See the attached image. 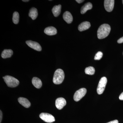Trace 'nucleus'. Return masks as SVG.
I'll return each mask as SVG.
<instances>
[{
    "mask_svg": "<svg viewBox=\"0 0 123 123\" xmlns=\"http://www.w3.org/2000/svg\"><path fill=\"white\" fill-rule=\"evenodd\" d=\"M111 27L108 24H104L100 26L97 31V36L99 39L105 38L109 35Z\"/></svg>",
    "mask_w": 123,
    "mask_h": 123,
    "instance_id": "f257e3e1",
    "label": "nucleus"
},
{
    "mask_svg": "<svg viewBox=\"0 0 123 123\" xmlns=\"http://www.w3.org/2000/svg\"><path fill=\"white\" fill-rule=\"evenodd\" d=\"M64 73L63 70L58 69L55 71L53 76V81L54 84L59 85L61 84L64 79Z\"/></svg>",
    "mask_w": 123,
    "mask_h": 123,
    "instance_id": "f03ea898",
    "label": "nucleus"
},
{
    "mask_svg": "<svg viewBox=\"0 0 123 123\" xmlns=\"http://www.w3.org/2000/svg\"><path fill=\"white\" fill-rule=\"evenodd\" d=\"M3 78L6 85L9 87L14 88L19 85V81L13 77L7 75L3 77Z\"/></svg>",
    "mask_w": 123,
    "mask_h": 123,
    "instance_id": "7ed1b4c3",
    "label": "nucleus"
},
{
    "mask_svg": "<svg viewBox=\"0 0 123 123\" xmlns=\"http://www.w3.org/2000/svg\"><path fill=\"white\" fill-rule=\"evenodd\" d=\"M107 81L106 78L105 77H103L100 79L97 89V93L98 94H102L103 93L107 83Z\"/></svg>",
    "mask_w": 123,
    "mask_h": 123,
    "instance_id": "20e7f679",
    "label": "nucleus"
},
{
    "mask_svg": "<svg viewBox=\"0 0 123 123\" xmlns=\"http://www.w3.org/2000/svg\"><path fill=\"white\" fill-rule=\"evenodd\" d=\"M87 92L86 89L85 88H82L77 91L75 92L74 96V101L78 102L84 97Z\"/></svg>",
    "mask_w": 123,
    "mask_h": 123,
    "instance_id": "39448f33",
    "label": "nucleus"
},
{
    "mask_svg": "<svg viewBox=\"0 0 123 123\" xmlns=\"http://www.w3.org/2000/svg\"><path fill=\"white\" fill-rule=\"evenodd\" d=\"M39 117L40 118L46 123H52L55 121V117L52 115L48 113H41Z\"/></svg>",
    "mask_w": 123,
    "mask_h": 123,
    "instance_id": "423d86ee",
    "label": "nucleus"
},
{
    "mask_svg": "<svg viewBox=\"0 0 123 123\" xmlns=\"http://www.w3.org/2000/svg\"><path fill=\"white\" fill-rule=\"evenodd\" d=\"M115 1L114 0H105L104 6L106 11L111 12L112 11L114 6Z\"/></svg>",
    "mask_w": 123,
    "mask_h": 123,
    "instance_id": "0eeeda50",
    "label": "nucleus"
},
{
    "mask_svg": "<svg viewBox=\"0 0 123 123\" xmlns=\"http://www.w3.org/2000/svg\"><path fill=\"white\" fill-rule=\"evenodd\" d=\"M26 43L29 47L36 50L39 51H40L42 50V47L39 43H38L37 42H33L31 40H28L26 41Z\"/></svg>",
    "mask_w": 123,
    "mask_h": 123,
    "instance_id": "6e6552de",
    "label": "nucleus"
},
{
    "mask_svg": "<svg viewBox=\"0 0 123 123\" xmlns=\"http://www.w3.org/2000/svg\"><path fill=\"white\" fill-rule=\"evenodd\" d=\"M66 100L63 98H59L56 100L55 106L58 110H61L66 105Z\"/></svg>",
    "mask_w": 123,
    "mask_h": 123,
    "instance_id": "1a4fd4ad",
    "label": "nucleus"
},
{
    "mask_svg": "<svg viewBox=\"0 0 123 123\" xmlns=\"http://www.w3.org/2000/svg\"><path fill=\"white\" fill-rule=\"evenodd\" d=\"M44 33L48 35H54L57 34V31L54 27L50 26L44 29Z\"/></svg>",
    "mask_w": 123,
    "mask_h": 123,
    "instance_id": "9d476101",
    "label": "nucleus"
},
{
    "mask_svg": "<svg viewBox=\"0 0 123 123\" xmlns=\"http://www.w3.org/2000/svg\"><path fill=\"white\" fill-rule=\"evenodd\" d=\"M63 18L64 20L68 24H70L72 22L73 17L72 14L68 11L65 12L63 15Z\"/></svg>",
    "mask_w": 123,
    "mask_h": 123,
    "instance_id": "9b49d317",
    "label": "nucleus"
},
{
    "mask_svg": "<svg viewBox=\"0 0 123 123\" xmlns=\"http://www.w3.org/2000/svg\"><path fill=\"white\" fill-rule=\"evenodd\" d=\"M18 102L24 107L28 108L30 106L31 103L27 98L20 97L18 99Z\"/></svg>",
    "mask_w": 123,
    "mask_h": 123,
    "instance_id": "f8f14e48",
    "label": "nucleus"
},
{
    "mask_svg": "<svg viewBox=\"0 0 123 123\" xmlns=\"http://www.w3.org/2000/svg\"><path fill=\"white\" fill-rule=\"evenodd\" d=\"M91 26L90 23L88 21L84 22L81 23L78 27L79 31H82L88 30Z\"/></svg>",
    "mask_w": 123,
    "mask_h": 123,
    "instance_id": "ddd939ff",
    "label": "nucleus"
},
{
    "mask_svg": "<svg viewBox=\"0 0 123 123\" xmlns=\"http://www.w3.org/2000/svg\"><path fill=\"white\" fill-rule=\"evenodd\" d=\"M13 54V52L11 49H5L2 51L1 56L3 59L9 58L12 56Z\"/></svg>",
    "mask_w": 123,
    "mask_h": 123,
    "instance_id": "4468645a",
    "label": "nucleus"
},
{
    "mask_svg": "<svg viewBox=\"0 0 123 123\" xmlns=\"http://www.w3.org/2000/svg\"><path fill=\"white\" fill-rule=\"evenodd\" d=\"M32 83L34 86L37 89H39L42 87V82L41 80L38 78L36 77L33 78L32 80Z\"/></svg>",
    "mask_w": 123,
    "mask_h": 123,
    "instance_id": "2eb2a0df",
    "label": "nucleus"
},
{
    "mask_svg": "<svg viewBox=\"0 0 123 123\" xmlns=\"http://www.w3.org/2000/svg\"><path fill=\"white\" fill-rule=\"evenodd\" d=\"M92 8V5L91 2H88L84 5L81 9V13L84 14L88 10L91 9Z\"/></svg>",
    "mask_w": 123,
    "mask_h": 123,
    "instance_id": "dca6fc26",
    "label": "nucleus"
},
{
    "mask_svg": "<svg viewBox=\"0 0 123 123\" xmlns=\"http://www.w3.org/2000/svg\"><path fill=\"white\" fill-rule=\"evenodd\" d=\"M38 15V11L37 9L33 7L30 10L29 16L32 18V20H35L36 19Z\"/></svg>",
    "mask_w": 123,
    "mask_h": 123,
    "instance_id": "f3484780",
    "label": "nucleus"
},
{
    "mask_svg": "<svg viewBox=\"0 0 123 123\" xmlns=\"http://www.w3.org/2000/svg\"><path fill=\"white\" fill-rule=\"evenodd\" d=\"M61 5H60L55 6L52 9V13L55 17H57L60 15L61 12Z\"/></svg>",
    "mask_w": 123,
    "mask_h": 123,
    "instance_id": "a211bd4d",
    "label": "nucleus"
},
{
    "mask_svg": "<svg viewBox=\"0 0 123 123\" xmlns=\"http://www.w3.org/2000/svg\"><path fill=\"white\" fill-rule=\"evenodd\" d=\"M85 72L87 75H93L94 74L95 70L93 67L90 66L86 68L85 69Z\"/></svg>",
    "mask_w": 123,
    "mask_h": 123,
    "instance_id": "6ab92c4d",
    "label": "nucleus"
},
{
    "mask_svg": "<svg viewBox=\"0 0 123 123\" xmlns=\"http://www.w3.org/2000/svg\"><path fill=\"white\" fill-rule=\"evenodd\" d=\"M12 21L14 24H18V23L19 21V14L17 12H14L13 15Z\"/></svg>",
    "mask_w": 123,
    "mask_h": 123,
    "instance_id": "aec40b11",
    "label": "nucleus"
},
{
    "mask_svg": "<svg viewBox=\"0 0 123 123\" xmlns=\"http://www.w3.org/2000/svg\"><path fill=\"white\" fill-rule=\"evenodd\" d=\"M103 53L101 51H98L97 52L95 56L94 60H99L101 59L103 57Z\"/></svg>",
    "mask_w": 123,
    "mask_h": 123,
    "instance_id": "412c9836",
    "label": "nucleus"
},
{
    "mask_svg": "<svg viewBox=\"0 0 123 123\" xmlns=\"http://www.w3.org/2000/svg\"><path fill=\"white\" fill-rule=\"evenodd\" d=\"M117 43H123V37L118 40V41H117Z\"/></svg>",
    "mask_w": 123,
    "mask_h": 123,
    "instance_id": "4be33fe9",
    "label": "nucleus"
},
{
    "mask_svg": "<svg viewBox=\"0 0 123 123\" xmlns=\"http://www.w3.org/2000/svg\"><path fill=\"white\" fill-rule=\"evenodd\" d=\"M107 123H119L118 121L117 120H113V121H110V122Z\"/></svg>",
    "mask_w": 123,
    "mask_h": 123,
    "instance_id": "5701e85b",
    "label": "nucleus"
},
{
    "mask_svg": "<svg viewBox=\"0 0 123 123\" xmlns=\"http://www.w3.org/2000/svg\"><path fill=\"white\" fill-rule=\"evenodd\" d=\"M119 99L120 100H123V92H122L119 97Z\"/></svg>",
    "mask_w": 123,
    "mask_h": 123,
    "instance_id": "b1692460",
    "label": "nucleus"
},
{
    "mask_svg": "<svg viewBox=\"0 0 123 123\" xmlns=\"http://www.w3.org/2000/svg\"><path fill=\"white\" fill-rule=\"evenodd\" d=\"M0 123H1V121H2V111H0Z\"/></svg>",
    "mask_w": 123,
    "mask_h": 123,
    "instance_id": "393cba45",
    "label": "nucleus"
},
{
    "mask_svg": "<svg viewBox=\"0 0 123 123\" xmlns=\"http://www.w3.org/2000/svg\"><path fill=\"white\" fill-rule=\"evenodd\" d=\"M76 1L79 4H80V3L84 2V0H76Z\"/></svg>",
    "mask_w": 123,
    "mask_h": 123,
    "instance_id": "a878e982",
    "label": "nucleus"
},
{
    "mask_svg": "<svg viewBox=\"0 0 123 123\" xmlns=\"http://www.w3.org/2000/svg\"><path fill=\"white\" fill-rule=\"evenodd\" d=\"M23 1H24V2H28V1H29V0H23Z\"/></svg>",
    "mask_w": 123,
    "mask_h": 123,
    "instance_id": "bb28decb",
    "label": "nucleus"
},
{
    "mask_svg": "<svg viewBox=\"0 0 123 123\" xmlns=\"http://www.w3.org/2000/svg\"><path fill=\"white\" fill-rule=\"evenodd\" d=\"M122 2H123V0H122Z\"/></svg>",
    "mask_w": 123,
    "mask_h": 123,
    "instance_id": "cd10ccee",
    "label": "nucleus"
},
{
    "mask_svg": "<svg viewBox=\"0 0 123 123\" xmlns=\"http://www.w3.org/2000/svg\"></svg>",
    "mask_w": 123,
    "mask_h": 123,
    "instance_id": "c85d7f7f",
    "label": "nucleus"
}]
</instances>
